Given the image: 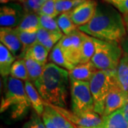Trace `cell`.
Returning <instances> with one entry per match:
<instances>
[{
  "label": "cell",
  "mask_w": 128,
  "mask_h": 128,
  "mask_svg": "<svg viewBox=\"0 0 128 128\" xmlns=\"http://www.w3.org/2000/svg\"><path fill=\"white\" fill-rule=\"evenodd\" d=\"M78 29L95 38L119 43L128 34L123 16L108 3L98 4L90 22Z\"/></svg>",
  "instance_id": "1"
},
{
  "label": "cell",
  "mask_w": 128,
  "mask_h": 128,
  "mask_svg": "<svg viewBox=\"0 0 128 128\" xmlns=\"http://www.w3.org/2000/svg\"><path fill=\"white\" fill-rule=\"evenodd\" d=\"M69 80L68 70L48 63L34 85L45 102L64 108L67 105Z\"/></svg>",
  "instance_id": "2"
},
{
  "label": "cell",
  "mask_w": 128,
  "mask_h": 128,
  "mask_svg": "<svg viewBox=\"0 0 128 128\" xmlns=\"http://www.w3.org/2000/svg\"><path fill=\"white\" fill-rule=\"evenodd\" d=\"M4 80V94L2 98L0 112H9L10 118L14 120L22 119L32 107L24 84L22 80L11 76Z\"/></svg>",
  "instance_id": "3"
},
{
  "label": "cell",
  "mask_w": 128,
  "mask_h": 128,
  "mask_svg": "<svg viewBox=\"0 0 128 128\" xmlns=\"http://www.w3.org/2000/svg\"><path fill=\"white\" fill-rule=\"evenodd\" d=\"M92 38L95 44V53L91 59L92 64L98 70L116 73L123 55L119 42L102 41Z\"/></svg>",
  "instance_id": "4"
},
{
  "label": "cell",
  "mask_w": 128,
  "mask_h": 128,
  "mask_svg": "<svg viewBox=\"0 0 128 128\" xmlns=\"http://www.w3.org/2000/svg\"><path fill=\"white\" fill-rule=\"evenodd\" d=\"M114 74L98 70L90 80V89L94 102V111L102 116L105 100L110 90L117 84Z\"/></svg>",
  "instance_id": "5"
},
{
  "label": "cell",
  "mask_w": 128,
  "mask_h": 128,
  "mask_svg": "<svg viewBox=\"0 0 128 128\" xmlns=\"http://www.w3.org/2000/svg\"><path fill=\"white\" fill-rule=\"evenodd\" d=\"M70 96L73 113L80 114L95 112L89 82L70 81Z\"/></svg>",
  "instance_id": "6"
},
{
  "label": "cell",
  "mask_w": 128,
  "mask_h": 128,
  "mask_svg": "<svg viewBox=\"0 0 128 128\" xmlns=\"http://www.w3.org/2000/svg\"><path fill=\"white\" fill-rule=\"evenodd\" d=\"M83 34V32L77 29L69 35H64L58 42L65 58L74 66L80 63V50Z\"/></svg>",
  "instance_id": "7"
},
{
  "label": "cell",
  "mask_w": 128,
  "mask_h": 128,
  "mask_svg": "<svg viewBox=\"0 0 128 128\" xmlns=\"http://www.w3.org/2000/svg\"><path fill=\"white\" fill-rule=\"evenodd\" d=\"M53 107L66 119L78 128H103V119L96 112L84 114H75L67 109L53 105Z\"/></svg>",
  "instance_id": "8"
},
{
  "label": "cell",
  "mask_w": 128,
  "mask_h": 128,
  "mask_svg": "<svg viewBox=\"0 0 128 128\" xmlns=\"http://www.w3.org/2000/svg\"><path fill=\"white\" fill-rule=\"evenodd\" d=\"M26 14L22 4L10 2L2 5L0 8L1 27L16 28Z\"/></svg>",
  "instance_id": "9"
},
{
  "label": "cell",
  "mask_w": 128,
  "mask_h": 128,
  "mask_svg": "<svg viewBox=\"0 0 128 128\" xmlns=\"http://www.w3.org/2000/svg\"><path fill=\"white\" fill-rule=\"evenodd\" d=\"M98 4L95 0H86L69 12V16L73 23L80 27L90 22L96 14Z\"/></svg>",
  "instance_id": "10"
},
{
  "label": "cell",
  "mask_w": 128,
  "mask_h": 128,
  "mask_svg": "<svg viewBox=\"0 0 128 128\" xmlns=\"http://www.w3.org/2000/svg\"><path fill=\"white\" fill-rule=\"evenodd\" d=\"M128 102V95L118 86V84H115L107 96L105 110L102 117L108 116L117 110H121Z\"/></svg>",
  "instance_id": "11"
},
{
  "label": "cell",
  "mask_w": 128,
  "mask_h": 128,
  "mask_svg": "<svg viewBox=\"0 0 128 128\" xmlns=\"http://www.w3.org/2000/svg\"><path fill=\"white\" fill-rule=\"evenodd\" d=\"M0 41L10 52L19 59L22 52V45L15 31V28L1 27Z\"/></svg>",
  "instance_id": "12"
},
{
  "label": "cell",
  "mask_w": 128,
  "mask_h": 128,
  "mask_svg": "<svg viewBox=\"0 0 128 128\" xmlns=\"http://www.w3.org/2000/svg\"><path fill=\"white\" fill-rule=\"evenodd\" d=\"M97 70L98 69L91 61L87 64H78L68 71L69 79L70 81L90 82Z\"/></svg>",
  "instance_id": "13"
},
{
  "label": "cell",
  "mask_w": 128,
  "mask_h": 128,
  "mask_svg": "<svg viewBox=\"0 0 128 128\" xmlns=\"http://www.w3.org/2000/svg\"><path fill=\"white\" fill-rule=\"evenodd\" d=\"M24 87L32 108L38 115L42 116L45 110V102L37 90L36 88L29 80L25 81Z\"/></svg>",
  "instance_id": "14"
},
{
  "label": "cell",
  "mask_w": 128,
  "mask_h": 128,
  "mask_svg": "<svg viewBox=\"0 0 128 128\" xmlns=\"http://www.w3.org/2000/svg\"><path fill=\"white\" fill-rule=\"evenodd\" d=\"M14 56L2 44H0V73L2 78H7L10 76V70L15 62Z\"/></svg>",
  "instance_id": "15"
},
{
  "label": "cell",
  "mask_w": 128,
  "mask_h": 128,
  "mask_svg": "<svg viewBox=\"0 0 128 128\" xmlns=\"http://www.w3.org/2000/svg\"><path fill=\"white\" fill-rule=\"evenodd\" d=\"M103 128H128V122L124 118L122 110H119L108 116L102 117Z\"/></svg>",
  "instance_id": "16"
},
{
  "label": "cell",
  "mask_w": 128,
  "mask_h": 128,
  "mask_svg": "<svg viewBox=\"0 0 128 128\" xmlns=\"http://www.w3.org/2000/svg\"><path fill=\"white\" fill-rule=\"evenodd\" d=\"M44 113H46L58 128H76L70 122H69L63 115L60 114L50 104L45 102Z\"/></svg>",
  "instance_id": "17"
},
{
  "label": "cell",
  "mask_w": 128,
  "mask_h": 128,
  "mask_svg": "<svg viewBox=\"0 0 128 128\" xmlns=\"http://www.w3.org/2000/svg\"><path fill=\"white\" fill-rule=\"evenodd\" d=\"M40 28L39 15L35 13H26L22 22L16 28L24 32H37Z\"/></svg>",
  "instance_id": "18"
},
{
  "label": "cell",
  "mask_w": 128,
  "mask_h": 128,
  "mask_svg": "<svg viewBox=\"0 0 128 128\" xmlns=\"http://www.w3.org/2000/svg\"><path fill=\"white\" fill-rule=\"evenodd\" d=\"M114 78L118 86L128 95V61L124 58L120 62Z\"/></svg>",
  "instance_id": "19"
},
{
  "label": "cell",
  "mask_w": 128,
  "mask_h": 128,
  "mask_svg": "<svg viewBox=\"0 0 128 128\" xmlns=\"http://www.w3.org/2000/svg\"><path fill=\"white\" fill-rule=\"evenodd\" d=\"M23 59L25 61L26 66L27 68L29 81L34 83L41 76L46 65L40 64L28 56H25Z\"/></svg>",
  "instance_id": "20"
},
{
  "label": "cell",
  "mask_w": 128,
  "mask_h": 128,
  "mask_svg": "<svg viewBox=\"0 0 128 128\" xmlns=\"http://www.w3.org/2000/svg\"><path fill=\"white\" fill-rule=\"evenodd\" d=\"M95 53V44L92 38L84 33L80 50V64H87L91 61Z\"/></svg>",
  "instance_id": "21"
},
{
  "label": "cell",
  "mask_w": 128,
  "mask_h": 128,
  "mask_svg": "<svg viewBox=\"0 0 128 128\" xmlns=\"http://www.w3.org/2000/svg\"><path fill=\"white\" fill-rule=\"evenodd\" d=\"M15 31L22 45V52L19 59H23L28 48L37 42V32H24L16 28Z\"/></svg>",
  "instance_id": "22"
},
{
  "label": "cell",
  "mask_w": 128,
  "mask_h": 128,
  "mask_svg": "<svg viewBox=\"0 0 128 128\" xmlns=\"http://www.w3.org/2000/svg\"><path fill=\"white\" fill-rule=\"evenodd\" d=\"M48 53L49 51L47 50L45 46H43L40 43L36 42L28 48L25 56H28L40 64L46 65Z\"/></svg>",
  "instance_id": "23"
},
{
  "label": "cell",
  "mask_w": 128,
  "mask_h": 128,
  "mask_svg": "<svg viewBox=\"0 0 128 128\" xmlns=\"http://www.w3.org/2000/svg\"><path fill=\"white\" fill-rule=\"evenodd\" d=\"M49 59L50 61H52L53 64L57 65L60 68L67 69L68 71L71 70L76 66L72 64H70L68 60L65 58L58 43L53 48V49L50 51Z\"/></svg>",
  "instance_id": "24"
},
{
  "label": "cell",
  "mask_w": 128,
  "mask_h": 128,
  "mask_svg": "<svg viewBox=\"0 0 128 128\" xmlns=\"http://www.w3.org/2000/svg\"><path fill=\"white\" fill-rule=\"evenodd\" d=\"M57 24L60 31L64 35H69L78 29V27L73 23L69 16L68 12L62 13L56 17Z\"/></svg>",
  "instance_id": "25"
},
{
  "label": "cell",
  "mask_w": 128,
  "mask_h": 128,
  "mask_svg": "<svg viewBox=\"0 0 128 128\" xmlns=\"http://www.w3.org/2000/svg\"><path fill=\"white\" fill-rule=\"evenodd\" d=\"M10 76L13 78L21 80H29L27 68L24 60L18 59L15 60L10 70Z\"/></svg>",
  "instance_id": "26"
},
{
  "label": "cell",
  "mask_w": 128,
  "mask_h": 128,
  "mask_svg": "<svg viewBox=\"0 0 128 128\" xmlns=\"http://www.w3.org/2000/svg\"><path fill=\"white\" fill-rule=\"evenodd\" d=\"M86 0H56V9L58 14L72 11Z\"/></svg>",
  "instance_id": "27"
},
{
  "label": "cell",
  "mask_w": 128,
  "mask_h": 128,
  "mask_svg": "<svg viewBox=\"0 0 128 128\" xmlns=\"http://www.w3.org/2000/svg\"><path fill=\"white\" fill-rule=\"evenodd\" d=\"M41 28L52 32H62L58 27L56 18L46 15H39Z\"/></svg>",
  "instance_id": "28"
},
{
  "label": "cell",
  "mask_w": 128,
  "mask_h": 128,
  "mask_svg": "<svg viewBox=\"0 0 128 128\" xmlns=\"http://www.w3.org/2000/svg\"><path fill=\"white\" fill-rule=\"evenodd\" d=\"M56 0H46L38 12V15H46L56 18L59 14L56 9Z\"/></svg>",
  "instance_id": "29"
},
{
  "label": "cell",
  "mask_w": 128,
  "mask_h": 128,
  "mask_svg": "<svg viewBox=\"0 0 128 128\" xmlns=\"http://www.w3.org/2000/svg\"><path fill=\"white\" fill-rule=\"evenodd\" d=\"M46 0H25L23 6L26 13H35L38 14V12L42 5Z\"/></svg>",
  "instance_id": "30"
},
{
  "label": "cell",
  "mask_w": 128,
  "mask_h": 128,
  "mask_svg": "<svg viewBox=\"0 0 128 128\" xmlns=\"http://www.w3.org/2000/svg\"><path fill=\"white\" fill-rule=\"evenodd\" d=\"M23 128H46V127L44 121H42L41 116L34 111L30 119L24 124Z\"/></svg>",
  "instance_id": "31"
},
{
  "label": "cell",
  "mask_w": 128,
  "mask_h": 128,
  "mask_svg": "<svg viewBox=\"0 0 128 128\" xmlns=\"http://www.w3.org/2000/svg\"><path fill=\"white\" fill-rule=\"evenodd\" d=\"M102 1L114 6L123 16L128 15V0H102Z\"/></svg>",
  "instance_id": "32"
},
{
  "label": "cell",
  "mask_w": 128,
  "mask_h": 128,
  "mask_svg": "<svg viewBox=\"0 0 128 128\" xmlns=\"http://www.w3.org/2000/svg\"><path fill=\"white\" fill-rule=\"evenodd\" d=\"M56 33H59V32H49L43 28H40L37 32V42L43 44L48 38H50V37L53 36Z\"/></svg>",
  "instance_id": "33"
},
{
  "label": "cell",
  "mask_w": 128,
  "mask_h": 128,
  "mask_svg": "<svg viewBox=\"0 0 128 128\" xmlns=\"http://www.w3.org/2000/svg\"><path fill=\"white\" fill-rule=\"evenodd\" d=\"M120 46L122 50V58L128 61V34H127L120 42Z\"/></svg>",
  "instance_id": "34"
},
{
  "label": "cell",
  "mask_w": 128,
  "mask_h": 128,
  "mask_svg": "<svg viewBox=\"0 0 128 128\" xmlns=\"http://www.w3.org/2000/svg\"><path fill=\"white\" fill-rule=\"evenodd\" d=\"M42 120H43L45 124L46 128H58L55 124L54 123V122L51 120L50 118L44 112L42 115Z\"/></svg>",
  "instance_id": "35"
},
{
  "label": "cell",
  "mask_w": 128,
  "mask_h": 128,
  "mask_svg": "<svg viewBox=\"0 0 128 128\" xmlns=\"http://www.w3.org/2000/svg\"><path fill=\"white\" fill-rule=\"evenodd\" d=\"M121 110H122V112L123 113L124 118H125V120H127V122H128V102L121 109Z\"/></svg>",
  "instance_id": "36"
},
{
  "label": "cell",
  "mask_w": 128,
  "mask_h": 128,
  "mask_svg": "<svg viewBox=\"0 0 128 128\" xmlns=\"http://www.w3.org/2000/svg\"><path fill=\"white\" fill-rule=\"evenodd\" d=\"M11 2H16V3H20V4H23L24 3V2H25V0H0V2L2 4H8V3H10Z\"/></svg>",
  "instance_id": "37"
},
{
  "label": "cell",
  "mask_w": 128,
  "mask_h": 128,
  "mask_svg": "<svg viewBox=\"0 0 128 128\" xmlns=\"http://www.w3.org/2000/svg\"><path fill=\"white\" fill-rule=\"evenodd\" d=\"M124 22V25H125V28H126V32L127 34H128V15H124L123 16Z\"/></svg>",
  "instance_id": "38"
},
{
  "label": "cell",
  "mask_w": 128,
  "mask_h": 128,
  "mask_svg": "<svg viewBox=\"0 0 128 128\" xmlns=\"http://www.w3.org/2000/svg\"></svg>",
  "instance_id": "39"
}]
</instances>
